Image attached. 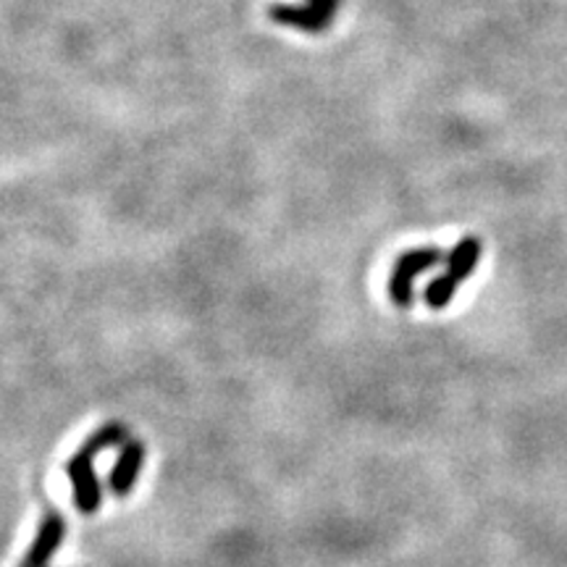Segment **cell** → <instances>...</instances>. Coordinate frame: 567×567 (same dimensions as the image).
Masks as SVG:
<instances>
[{"label":"cell","mask_w":567,"mask_h":567,"mask_svg":"<svg viewBox=\"0 0 567 567\" xmlns=\"http://www.w3.org/2000/svg\"><path fill=\"white\" fill-rule=\"evenodd\" d=\"M126 441H129V428L124 424H109L98 428V431L68 457L66 476L74 489V507H77L81 515L98 513L100 504H103V489H100L98 472H94V457L103 455L105 450H113V446H124Z\"/></svg>","instance_id":"1"},{"label":"cell","mask_w":567,"mask_h":567,"mask_svg":"<svg viewBox=\"0 0 567 567\" xmlns=\"http://www.w3.org/2000/svg\"><path fill=\"white\" fill-rule=\"evenodd\" d=\"M441 261H446L444 252L439 248H413L405 250L394 261L392 276H389V298L396 307H410L413 305V281L418 279L426 270L437 268Z\"/></svg>","instance_id":"2"},{"label":"cell","mask_w":567,"mask_h":567,"mask_svg":"<svg viewBox=\"0 0 567 567\" xmlns=\"http://www.w3.org/2000/svg\"><path fill=\"white\" fill-rule=\"evenodd\" d=\"M66 539V520L61 518L59 513H46V518L40 520V528H37L35 541L24 554V559L18 563V567H48L53 554L59 552V546Z\"/></svg>","instance_id":"3"},{"label":"cell","mask_w":567,"mask_h":567,"mask_svg":"<svg viewBox=\"0 0 567 567\" xmlns=\"http://www.w3.org/2000/svg\"><path fill=\"white\" fill-rule=\"evenodd\" d=\"M268 18L274 24H281V27H292L300 32H307V35H324V32L331 29V14L326 11L315 9V5H294V3H276L268 9Z\"/></svg>","instance_id":"4"},{"label":"cell","mask_w":567,"mask_h":567,"mask_svg":"<svg viewBox=\"0 0 567 567\" xmlns=\"http://www.w3.org/2000/svg\"><path fill=\"white\" fill-rule=\"evenodd\" d=\"M144 463V444L140 439H129L118 452V459L113 463L109 472V489L113 496H129L135 489L137 478H140Z\"/></svg>","instance_id":"5"},{"label":"cell","mask_w":567,"mask_h":567,"mask_svg":"<svg viewBox=\"0 0 567 567\" xmlns=\"http://www.w3.org/2000/svg\"><path fill=\"white\" fill-rule=\"evenodd\" d=\"M481 252H483L481 239L472 237V235L463 237V239H459V242L455 244V248H452L450 255H446V270H444V276H450V279L455 281L457 287H459V284H463V281H468L470 274H472V270H476V266H478V261H481Z\"/></svg>","instance_id":"6"},{"label":"cell","mask_w":567,"mask_h":567,"mask_svg":"<svg viewBox=\"0 0 567 567\" xmlns=\"http://www.w3.org/2000/svg\"><path fill=\"white\" fill-rule=\"evenodd\" d=\"M455 292H457V284L452 281L450 276L439 274L437 279H433V281L426 287L424 300H426V305L431 307V311H441V307L450 305L452 298H455Z\"/></svg>","instance_id":"7"},{"label":"cell","mask_w":567,"mask_h":567,"mask_svg":"<svg viewBox=\"0 0 567 567\" xmlns=\"http://www.w3.org/2000/svg\"><path fill=\"white\" fill-rule=\"evenodd\" d=\"M307 3L315 5V9L326 11V14H331V16L342 9V0H307Z\"/></svg>","instance_id":"8"}]
</instances>
